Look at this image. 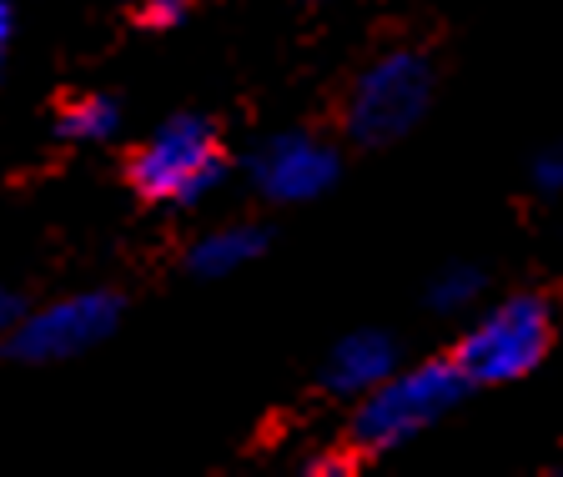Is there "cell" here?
I'll return each instance as SVG.
<instances>
[{
    "label": "cell",
    "mask_w": 563,
    "mask_h": 477,
    "mask_svg": "<svg viewBox=\"0 0 563 477\" xmlns=\"http://www.w3.org/2000/svg\"><path fill=\"white\" fill-rule=\"evenodd\" d=\"M11 35H15V5L11 0H0V60L11 51Z\"/></svg>",
    "instance_id": "4fadbf2b"
},
{
    "label": "cell",
    "mask_w": 563,
    "mask_h": 477,
    "mask_svg": "<svg viewBox=\"0 0 563 477\" xmlns=\"http://www.w3.org/2000/svg\"><path fill=\"white\" fill-rule=\"evenodd\" d=\"M533 187L539 191H563V152H543L533 162Z\"/></svg>",
    "instance_id": "7c38bea8"
},
{
    "label": "cell",
    "mask_w": 563,
    "mask_h": 477,
    "mask_svg": "<svg viewBox=\"0 0 563 477\" xmlns=\"http://www.w3.org/2000/svg\"><path fill=\"white\" fill-rule=\"evenodd\" d=\"M549 337H553L549 307L539 297H514V302H498L493 312H483V322L463 332L453 367L468 387L518 382L543 362Z\"/></svg>",
    "instance_id": "3957f363"
},
{
    "label": "cell",
    "mask_w": 563,
    "mask_h": 477,
    "mask_svg": "<svg viewBox=\"0 0 563 477\" xmlns=\"http://www.w3.org/2000/svg\"><path fill=\"white\" fill-rule=\"evenodd\" d=\"M433 101V66L418 51H387L383 60L357 76L347 101V131L363 146H387L402 141L422 121Z\"/></svg>",
    "instance_id": "277c9868"
},
{
    "label": "cell",
    "mask_w": 563,
    "mask_h": 477,
    "mask_svg": "<svg viewBox=\"0 0 563 477\" xmlns=\"http://www.w3.org/2000/svg\"><path fill=\"white\" fill-rule=\"evenodd\" d=\"M393 367H398L393 337H383V332H352V337H342L338 347L328 352L322 382H328V392H338V397H363V392H373Z\"/></svg>",
    "instance_id": "52a82bcc"
},
{
    "label": "cell",
    "mask_w": 563,
    "mask_h": 477,
    "mask_svg": "<svg viewBox=\"0 0 563 477\" xmlns=\"http://www.w3.org/2000/svg\"><path fill=\"white\" fill-rule=\"evenodd\" d=\"M227 152L211 121L172 117L136 156H131V187L156 207H191L207 191L222 187Z\"/></svg>",
    "instance_id": "7a4b0ae2"
},
{
    "label": "cell",
    "mask_w": 563,
    "mask_h": 477,
    "mask_svg": "<svg viewBox=\"0 0 563 477\" xmlns=\"http://www.w3.org/2000/svg\"><path fill=\"white\" fill-rule=\"evenodd\" d=\"M191 15V0H141V21L152 31H176Z\"/></svg>",
    "instance_id": "8fae6325"
},
{
    "label": "cell",
    "mask_w": 563,
    "mask_h": 477,
    "mask_svg": "<svg viewBox=\"0 0 563 477\" xmlns=\"http://www.w3.org/2000/svg\"><path fill=\"white\" fill-rule=\"evenodd\" d=\"M117 126H121V106L111 96H81L56 121V131L66 141H106V136H117Z\"/></svg>",
    "instance_id": "9c48e42d"
},
{
    "label": "cell",
    "mask_w": 563,
    "mask_h": 477,
    "mask_svg": "<svg viewBox=\"0 0 563 477\" xmlns=\"http://www.w3.org/2000/svg\"><path fill=\"white\" fill-rule=\"evenodd\" d=\"M307 473H342V463H332V457H317V463H307Z\"/></svg>",
    "instance_id": "9a60e30c"
},
{
    "label": "cell",
    "mask_w": 563,
    "mask_h": 477,
    "mask_svg": "<svg viewBox=\"0 0 563 477\" xmlns=\"http://www.w3.org/2000/svg\"><path fill=\"white\" fill-rule=\"evenodd\" d=\"M121 322V297L111 291H76V297H60V302L41 307V312H21L15 326L5 332V352L21 362H66L81 357V352L101 347Z\"/></svg>",
    "instance_id": "5b68a950"
},
{
    "label": "cell",
    "mask_w": 563,
    "mask_h": 477,
    "mask_svg": "<svg viewBox=\"0 0 563 477\" xmlns=\"http://www.w3.org/2000/svg\"><path fill=\"white\" fill-rule=\"evenodd\" d=\"M478 291H483V271L478 267H443L433 277L428 302H433V312H457V307H468Z\"/></svg>",
    "instance_id": "30bf717a"
},
{
    "label": "cell",
    "mask_w": 563,
    "mask_h": 477,
    "mask_svg": "<svg viewBox=\"0 0 563 477\" xmlns=\"http://www.w3.org/2000/svg\"><path fill=\"white\" fill-rule=\"evenodd\" d=\"M262 252H267V232H262V226H246V222L217 226V232H207L187 252V271H191V277L217 281V277H232V271H242L246 262H257Z\"/></svg>",
    "instance_id": "ba28073f"
},
{
    "label": "cell",
    "mask_w": 563,
    "mask_h": 477,
    "mask_svg": "<svg viewBox=\"0 0 563 477\" xmlns=\"http://www.w3.org/2000/svg\"><path fill=\"white\" fill-rule=\"evenodd\" d=\"M468 392V382L457 377L453 357L448 362H422L412 373H393L363 392L357 418H352V443L363 453H393V447L412 443L418 432H428L448 408H457V397Z\"/></svg>",
    "instance_id": "6da1fadb"
},
{
    "label": "cell",
    "mask_w": 563,
    "mask_h": 477,
    "mask_svg": "<svg viewBox=\"0 0 563 477\" xmlns=\"http://www.w3.org/2000/svg\"><path fill=\"white\" fill-rule=\"evenodd\" d=\"M15 317H21V302H15L11 291H0V342H5V332L15 326Z\"/></svg>",
    "instance_id": "5bb4252c"
},
{
    "label": "cell",
    "mask_w": 563,
    "mask_h": 477,
    "mask_svg": "<svg viewBox=\"0 0 563 477\" xmlns=\"http://www.w3.org/2000/svg\"><path fill=\"white\" fill-rule=\"evenodd\" d=\"M246 171H252V187L267 201L297 207V201H317L322 191H332L342 162L328 141L307 136V131H282V136H267L252 152Z\"/></svg>",
    "instance_id": "8992f818"
}]
</instances>
